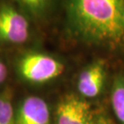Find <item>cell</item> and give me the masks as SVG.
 Masks as SVG:
<instances>
[{"label":"cell","instance_id":"1","mask_svg":"<svg viewBox=\"0 0 124 124\" xmlns=\"http://www.w3.org/2000/svg\"><path fill=\"white\" fill-rule=\"evenodd\" d=\"M71 34L86 43L124 50V0H62Z\"/></svg>","mask_w":124,"mask_h":124},{"label":"cell","instance_id":"2","mask_svg":"<svg viewBox=\"0 0 124 124\" xmlns=\"http://www.w3.org/2000/svg\"><path fill=\"white\" fill-rule=\"evenodd\" d=\"M19 71L27 81L35 83H46L62 74L65 66L59 60L50 55L31 52L21 58Z\"/></svg>","mask_w":124,"mask_h":124},{"label":"cell","instance_id":"3","mask_svg":"<svg viewBox=\"0 0 124 124\" xmlns=\"http://www.w3.org/2000/svg\"><path fill=\"white\" fill-rule=\"evenodd\" d=\"M29 35L30 25L24 13L11 3L0 4V44H23Z\"/></svg>","mask_w":124,"mask_h":124},{"label":"cell","instance_id":"4","mask_svg":"<svg viewBox=\"0 0 124 124\" xmlns=\"http://www.w3.org/2000/svg\"><path fill=\"white\" fill-rule=\"evenodd\" d=\"M90 107L85 100L68 95L58 104L57 124H92Z\"/></svg>","mask_w":124,"mask_h":124},{"label":"cell","instance_id":"5","mask_svg":"<svg viewBox=\"0 0 124 124\" xmlns=\"http://www.w3.org/2000/svg\"><path fill=\"white\" fill-rule=\"evenodd\" d=\"M15 124H50L48 104L39 97H27L17 110Z\"/></svg>","mask_w":124,"mask_h":124},{"label":"cell","instance_id":"6","mask_svg":"<svg viewBox=\"0 0 124 124\" xmlns=\"http://www.w3.org/2000/svg\"><path fill=\"white\" fill-rule=\"evenodd\" d=\"M105 75L103 62H96L89 66L79 76L77 83L79 92L87 98L96 97L102 89Z\"/></svg>","mask_w":124,"mask_h":124},{"label":"cell","instance_id":"7","mask_svg":"<svg viewBox=\"0 0 124 124\" xmlns=\"http://www.w3.org/2000/svg\"><path fill=\"white\" fill-rule=\"evenodd\" d=\"M14 2L24 14L40 19L52 11L58 0H14Z\"/></svg>","mask_w":124,"mask_h":124},{"label":"cell","instance_id":"8","mask_svg":"<svg viewBox=\"0 0 124 124\" xmlns=\"http://www.w3.org/2000/svg\"><path fill=\"white\" fill-rule=\"evenodd\" d=\"M111 102L114 112L123 124H124V79L117 78L112 89Z\"/></svg>","mask_w":124,"mask_h":124},{"label":"cell","instance_id":"9","mask_svg":"<svg viewBox=\"0 0 124 124\" xmlns=\"http://www.w3.org/2000/svg\"><path fill=\"white\" fill-rule=\"evenodd\" d=\"M11 99L10 90L6 89L0 93V124H15Z\"/></svg>","mask_w":124,"mask_h":124},{"label":"cell","instance_id":"10","mask_svg":"<svg viewBox=\"0 0 124 124\" xmlns=\"http://www.w3.org/2000/svg\"><path fill=\"white\" fill-rule=\"evenodd\" d=\"M7 74H8V71H7V66L0 59V84H2L6 80L7 77Z\"/></svg>","mask_w":124,"mask_h":124},{"label":"cell","instance_id":"11","mask_svg":"<svg viewBox=\"0 0 124 124\" xmlns=\"http://www.w3.org/2000/svg\"><path fill=\"white\" fill-rule=\"evenodd\" d=\"M92 124H114L111 120H110L109 118H105V117H100L97 119L93 121Z\"/></svg>","mask_w":124,"mask_h":124}]
</instances>
